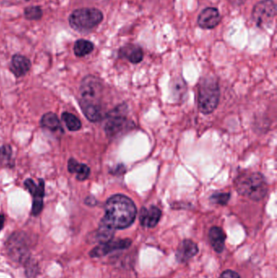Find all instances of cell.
<instances>
[{
    "instance_id": "1",
    "label": "cell",
    "mask_w": 277,
    "mask_h": 278,
    "mask_svg": "<svg viewBox=\"0 0 277 278\" xmlns=\"http://www.w3.org/2000/svg\"><path fill=\"white\" fill-rule=\"evenodd\" d=\"M137 208L131 198L124 194H115L105 204V215L100 225L112 230L126 229L134 222Z\"/></svg>"
},
{
    "instance_id": "2",
    "label": "cell",
    "mask_w": 277,
    "mask_h": 278,
    "mask_svg": "<svg viewBox=\"0 0 277 278\" xmlns=\"http://www.w3.org/2000/svg\"><path fill=\"white\" fill-rule=\"evenodd\" d=\"M103 87L102 82L95 76H87L81 85L80 105L89 121L99 122L104 117L102 107Z\"/></svg>"
},
{
    "instance_id": "3",
    "label": "cell",
    "mask_w": 277,
    "mask_h": 278,
    "mask_svg": "<svg viewBox=\"0 0 277 278\" xmlns=\"http://www.w3.org/2000/svg\"><path fill=\"white\" fill-rule=\"evenodd\" d=\"M235 188L241 195L255 201L263 200L267 193V184L261 173L245 172L236 177Z\"/></svg>"
},
{
    "instance_id": "4",
    "label": "cell",
    "mask_w": 277,
    "mask_h": 278,
    "mask_svg": "<svg viewBox=\"0 0 277 278\" xmlns=\"http://www.w3.org/2000/svg\"><path fill=\"white\" fill-rule=\"evenodd\" d=\"M103 20V14L95 8H83L73 11L68 18L70 26L74 30L87 32L92 30Z\"/></svg>"
},
{
    "instance_id": "5",
    "label": "cell",
    "mask_w": 277,
    "mask_h": 278,
    "mask_svg": "<svg viewBox=\"0 0 277 278\" xmlns=\"http://www.w3.org/2000/svg\"><path fill=\"white\" fill-rule=\"evenodd\" d=\"M220 99V88L217 81L205 78L199 86L197 104L202 113L210 114L217 107Z\"/></svg>"
},
{
    "instance_id": "6",
    "label": "cell",
    "mask_w": 277,
    "mask_h": 278,
    "mask_svg": "<svg viewBox=\"0 0 277 278\" xmlns=\"http://www.w3.org/2000/svg\"><path fill=\"white\" fill-rule=\"evenodd\" d=\"M276 15V6L273 0H261L252 11V19L257 26L269 25Z\"/></svg>"
},
{
    "instance_id": "7",
    "label": "cell",
    "mask_w": 277,
    "mask_h": 278,
    "mask_svg": "<svg viewBox=\"0 0 277 278\" xmlns=\"http://www.w3.org/2000/svg\"><path fill=\"white\" fill-rule=\"evenodd\" d=\"M106 117L107 122L105 125V131L109 137L115 136L128 126L127 119L125 117L121 107H116L109 112Z\"/></svg>"
},
{
    "instance_id": "8",
    "label": "cell",
    "mask_w": 277,
    "mask_h": 278,
    "mask_svg": "<svg viewBox=\"0 0 277 278\" xmlns=\"http://www.w3.org/2000/svg\"><path fill=\"white\" fill-rule=\"evenodd\" d=\"M131 244L132 241L130 239H116V240L111 239L95 247L90 252V256L93 258L103 257L115 251L127 249Z\"/></svg>"
},
{
    "instance_id": "9",
    "label": "cell",
    "mask_w": 277,
    "mask_h": 278,
    "mask_svg": "<svg viewBox=\"0 0 277 278\" xmlns=\"http://www.w3.org/2000/svg\"><path fill=\"white\" fill-rule=\"evenodd\" d=\"M25 187L29 190L33 196L32 214L34 216L41 213L44 208V197L45 195V183L44 180H39L38 185H36L32 179H27L25 181Z\"/></svg>"
},
{
    "instance_id": "10",
    "label": "cell",
    "mask_w": 277,
    "mask_h": 278,
    "mask_svg": "<svg viewBox=\"0 0 277 278\" xmlns=\"http://www.w3.org/2000/svg\"><path fill=\"white\" fill-rule=\"evenodd\" d=\"M8 248L9 253L13 255L15 260L21 261L27 258L28 247L26 242L23 239L22 234L21 233H15L9 239Z\"/></svg>"
},
{
    "instance_id": "11",
    "label": "cell",
    "mask_w": 277,
    "mask_h": 278,
    "mask_svg": "<svg viewBox=\"0 0 277 278\" xmlns=\"http://www.w3.org/2000/svg\"><path fill=\"white\" fill-rule=\"evenodd\" d=\"M221 17L216 8H207L202 11L197 17V25L204 29H212L220 24Z\"/></svg>"
},
{
    "instance_id": "12",
    "label": "cell",
    "mask_w": 277,
    "mask_h": 278,
    "mask_svg": "<svg viewBox=\"0 0 277 278\" xmlns=\"http://www.w3.org/2000/svg\"><path fill=\"white\" fill-rule=\"evenodd\" d=\"M162 212L155 206L143 208L140 212V224L145 228H154L161 221Z\"/></svg>"
},
{
    "instance_id": "13",
    "label": "cell",
    "mask_w": 277,
    "mask_h": 278,
    "mask_svg": "<svg viewBox=\"0 0 277 278\" xmlns=\"http://www.w3.org/2000/svg\"><path fill=\"white\" fill-rule=\"evenodd\" d=\"M199 252L197 244L192 240L185 239L181 242L176 252V258L180 263H185L194 257Z\"/></svg>"
},
{
    "instance_id": "14",
    "label": "cell",
    "mask_w": 277,
    "mask_h": 278,
    "mask_svg": "<svg viewBox=\"0 0 277 278\" xmlns=\"http://www.w3.org/2000/svg\"><path fill=\"white\" fill-rule=\"evenodd\" d=\"M31 68V62L22 55H14L11 61L10 69L17 77L25 76Z\"/></svg>"
},
{
    "instance_id": "15",
    "label": "cell",
    "mask_w": 277,
    "mask_h": 278,
    "mask_svg": "<svg viewBox=\"0 0 277 278\" xmlns=\"http://www.w3.org/2000/svg\"><path fill=\"white\" fill-rule=\"evenodd\" d=\"M120 56L126 58L132 64H138L143 59V51L139 46L129 44L121 48L119 52Z\"/></svg>"
},
{
    "instance_id": "16",
    "label": "cell",
    "mask_w": 277,
    "mask_h": 278,
    "mask_svg": "<svg viewBox=\"0 0 277 278\" xmlns=\"http://www.w3.org/2000/svg\"><path fill=\"white\" fill-rule=\"evenodd\" d=\"M209 240L217 253H221L225 247L226 234L220 227L214 226L209 231Z\"/></svg>"
},
{
    "instance_id": "17",
    "label": "cell",
    "mask_w": 277,
    "mask_h": 278,
    "mask_svg": "<svg viewBox=\"0 0 277 278\" xmlns=\"http://www.w3.org/2000/svg\"><path fill=\"white\" fill-rule=\"evenodd\" d=\"M68 169L70 173L76 174V179L79 181L87 179L91 173V169L87 165L78 163L77 161L74 159H70L68 161Z\"/></svg>"
},
{
    "instance_id": "18",
    "label": "cell",
    "mask_w": 277,
    "mask_h": 278,
    "mask_svg": "<svg viewBox=\"0 0 277 278\" xmlns=\"http://www.w3.org/2000/svg\"><path fill=\"white\" fill-rule=\"evenodd\" d=\"M41 126L43 128L51 130V131H58L61 130L60 120L57 115L53 112H48L42 117Z\"/></svg>"
},
{
    "instance_id": "19",
    "label": "cell",
    "mask_w": 277,
    "mask_h": 278,
    "mask_svg": "<svg viewBox=\"0 0 277 278\" xmlns=\"http://www.w3.org/2000/svg\"><path fill=\"white\" fill-rule=\"evenodd\" d=\"M95 46L88 40L79 39L75 43L73 47L74 53L77 57L87 56L94 51Z\"/></svg>"
},
{
    "instance_id": "20",
    "label": "cell",
    "mask_w": 277,
    "mask_h": 278,
    "mask_svg": "<svg viewBox=\"0 0 277 278\" xmlns=\"http://www.w3.org/2000/svg\"><path fill=\"white\" fill-rule=\"evenodd\" d=\"M62 119L66 124L67 128L70 131H77L82 127V122L76 117V115H72L69 112H64L62 115Z\"/></svg>"
},
{
    "instance_id": "21",
    "label": "cell",
    "mask_w": 277,
    "mask_h": 278,
    "mask_svg": "<svg viewBox=\"0 0 277 278\" xmlns=\"http://www.w3.org/2000/svg\"><path fill=\"white\" fill-rule=\"evenodd\" d=\"M13 150L9 145H5L0 147V165L3 166H13Z\"/></svg>"
},
{
    "instance_id": "22",
    "label": "cell",
    "mask_w": 277,
    "mask_h": 278,
    "mask_svg": "<svg viewBox=\"0 0 277 278\" xmlns=\"http://www.w3.org/2000/svg\"><path fill=\"white\" fill-rule=\"evenodd\" d=\"M25 18L29 21H38L43 17V10L39 6L28 7L24 11Z\"/></svg>"
},
{
    "instance_id": "23",
    "label": "cell",
    "mask_w": 277,
    "mask_h": 278,
    "mask_svg": "<svg viewBox=\"0 0 277 278\" xmlns=\"http://www.w3.org/2000/svg\"><path fill=\"white\" fill-rule=\"evenodd\" d=\"M229 198L230 194L228 193H216L211 197L212 202L219 205H226Z\"/></svg>"
},
{
    "instance_id": "24",
    "label": "cell",
    "mask_w": 277,
    "mask_h": 278,
    "mask_svg": "<svg viewBox=\"0 0 277 278\" xmlns=\"http://www.w3.org/2000/svg\"><path fill=\"white\" fill-rule=\"evenodd\" d=\"M220 278H241L240 275L232 270H226L220 275Z\"/></svg>"
},
{
    "instance_id": "25",
    "label": "cell",
    "mask_w": 277,
    "mask_h": 278,
    "mask_svg": "<svg viewBox=\"0 0 277 278\" xmlns=\"http://www.w3.org/2000/svg\"><path fill=\"white\" fill-rule=\"evenodd\" d=\"M5 216L3 214H0V230H2L5 225Z\"/></svg>"
},
{
    "instance_id": "26",
    "label": "cell",
    "mask_w": 277,
    "mask_h": 278,
    "mask_svg": "<svg viewBox=\"0 0 277 278\" xmlns=\"http://www.w3.org/2000/svg\"><path fill=\"white\" fill-rule=\"evenodd\" d=\"M26 1H29V0H26Z\"/></svg>"
}]
</instances>
